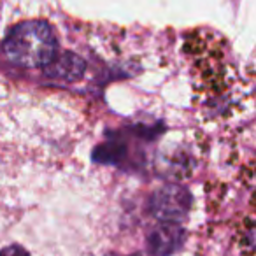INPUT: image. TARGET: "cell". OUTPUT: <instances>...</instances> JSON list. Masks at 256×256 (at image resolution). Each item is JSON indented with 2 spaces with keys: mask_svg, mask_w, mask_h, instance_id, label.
<instances>
[{
  "mask_svg": "<svg viewBox=\"0 0 256 256\" xmlns=\"http://www.w3.org/2000/svg\"><path fill=\"white\" fill-rule=\"evenodd\" d=\"M2 51L18 67H44L58 54V36L44 20H26L9 30Z\"/></svg>",
  "mask_w": 256,
  "mask_h": 256,
  "instance_id": "6da1fadb",
  "label": "cell"
},
{
  "mask_svg": "<svg viewBox=\"0 0 256 256\" xmlns=\"http://www.w3.org/2000/svg\"><path fill=\"white\" fill-rule=\"evenodd\" d=\"M192 206V198L184 186L165 184L153 195L150 202L151 214L164 223H178L184 220Z\"/></svg>",
  "mask_w": 256,
  "mask_h": 256,
  "instance_id": "7a4b0ae2",
  "label": "cell"
},
{
  "mask_svg": "<svg viewBox=\"0 0 256 256\" xmlns=\"http://www.w3.org/2000/svg\"><path fill=\"white\" fill-rule=\"evenodd\" d=\"M42 70L48 78L56 79V81L78 82L86 72V62L78 54L65 51L62 54H56L48 65H44Z\"/></svg>",
  "mask_w": 256,
  "mask_h": 256,
  "instance_id": "3957f363",
  "label": "cell"
},
{
  "mask_svg": "<svg viewBox=\"0 0 256 256\" xmlns=\"http://www.w3.org/2000/svg\"><path fill=\"white\" fill-rule=\"evenodd\" d=\"M184 242V230L178 223H165L148 235V249L154 256H168Z\"/></svg>",
  "mask_w": 256,
  "mask_h": 256,
  "instance_id": "277c9868",
  "label": "cell"
},
{
  "mask_svg": "<svg viewBox=\"0 0 256 256\" xmlns=\"http://www.w3.org/2000/svg\"><path fill=\"white\" fill-rule=\"evenodd\" d=\"M124 156H126V148L121 142H106L96 148L95 153H93V160L110 165L120 164Z\"/></svg>",
  "mask_w": 256,
  "mask_h": 256,
  "instance_id": "5b68a950",
  "label": "cell"
},
{
  "mask_svg": "<svg viewBox=\"0 0 256 256\" xmlns=\"http://www.w3.org/2000/svg\"><path fill=\"white\" fill-rule=\"evenodd\" d=\"M0 256H32L25 248L18 244H12V246H8V248L0 249Z\"/></svg>",
  "mask_w": 256,
  "mask_h": 256,
  "instance_id": "8992f818",
  "label": "cell"
}]
</instances>
